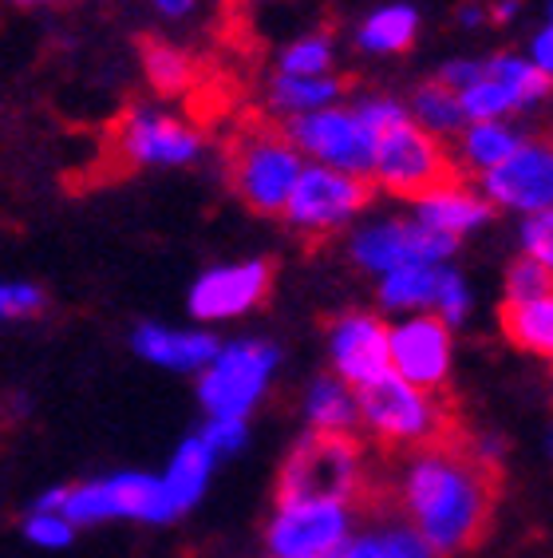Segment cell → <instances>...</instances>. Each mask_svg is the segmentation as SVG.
I'll use <instances>...</instances> for the list:
<instances>
[{
	"mask_svg": "<svg viewBox=\"0 0 553 558\" xmlns=\"http://www.w3.org/2000/svg\"><path fill=\"white\" fill-rule=\"evenodd\" d=\"M502 499L499 444L458 428L435 448L411 451L395 475V507L431 555L475 550L490 535Z\"/></svg>",
	"mask_w": 553,
	"mask_h": 558,
	"instance_id": "6da1fadb",
	"label": "cell"
},
{
	"mask_svg": "<svg viewBox=\"0 0 553 558\" xmlns=\"http://www.w3.org/2000/svg\"><path fill=\"white\" fill-rule=\"evenodd\" d=\"M356 412L376 436L380 460H400L411 451L435 448L458 428H467L451 388H415L395 373L360 388Z\"/></svg>",
	"mask_w": 553,
	"mask_h": 558,
	"instance_id": "7a4b0ae2",
	"label": "cell"
},
{
	"mask_svg": "<svg viewBox=\"0 0 553 558\" xmlns=\"http://www.w3.org/2000/svg\"><path fill=\"white\" fill-rule=\"evenodd\" d=\"M364 444L352 432H312L293 448L276 480V507L341 504L356 507L368 480Z\"/></svg>",
	"mask_w": 553,
	"mask_h": 558,
	"instance_id": "3957f363",
	"label": "cell"
},
{
	"mask_svg": "<svg viewBox=\"0 0 553 558\" xmlns=\"http://www.w3.org/2000/svg\"><path fill=\"white\" fill-rule=\"evenodd\" d=\"M300 171L305 159L281 128L249 123L230 143V186L257 215H281Z\"/></svg>",
	"mask_w": 553,
	"mask_h": 558,
	"instance_id": "277c9868",
	"label": "cell"
},
{
	"mask_svg": "<svg viewBox=\"0 0 553 558\" xmlns=\"http://www.w3.org/2000/svg\"><path fill=\"white\" fill-rule=\"evenodd\" d=\"M372 183L380 191L395 194V198H427L431 191H443L451 183H463L451 147L435 135L419 131L407 119L376 143V162H372Z\"/></svg>",
	"mask_w": 553,
	"mask_h": 558,
	"instance_id": "5b68a950",
	"label": "cell"
},
{
	"mask_svg": "<svg viewBox=\"0 0 553 558\" xmlns=\"http://www.w3.org/2000/svg\"><path fill=\"white\" fill-rule=\"evenodd\" d=\"M368 203H372V183H368V179H356V174L309 162V167L300 171L293 194H288L281 218H285L300 238L320 242V238L336 234V230H341L348 218L360 215Z\"/></svg>",
	"mask_w": 553,
	"mask_h": 558,
	"instance_id": "8992f818",
	"label": "cell"
},
{
	"mask_svg": "<svg viewBox=\"0 0 553 558\" xmlns=\"http://www.w3.org/2000/svg\"><path fill=\"white\" fill-rule=\"evenodd\" d=\"M288 143L309 155L317 167H332V171L356 174L372 183V162H376V135L360 123V116L352 108H324L312 116L288 119L285 128Z\"/></svg>",
	"mask_w": 553,
	"mask_h": 558,
	"instance_id": "52a82bcc",
	"label": "cell"
},
{
	"mask_svg": "<svg viewBox=\"0 0 553 558\" xmlns=\"http://www.w3.org/2000/svg\"><path fill=\"white\" fill-rule=\"evenodd\" d=\"M276 365V349L261 341H237L230 349H218L202 380H198V397L210 420H245L261 392L269 385V373Z\"/></svg>",
	"mask_w": 553,
	"mask_h": 558,
	"instance_id": "ba28073f",
	"label": "cell"
},
{
	"mask_svg": "<svg viewBox=\"0 0 553 558\" xmlns=\"http://www.w3.org/2000/svg\"><path fill=\"white\" fill-rule=\"evenodd\" d=\"M60 515L67 523H103V519H143V523H167L174 519L171 499L162 492V480L155 475H111L99 484L64 487V504Z\"/></svg>",
	"mask_w": 553,
	"mask_h": 558,
	"instance_id": "9c48e42d",
	"label": "cell"
},
{
	"mask_svg": "<svg viewBox=\"0 0 553 558\" xmlns=\"http://www.w3.org/2000/svg\"><path fill=\"white\" fill-rule=\"evenodd\" d=\"M111 147L127 167H182V162L198 159L202 135L179 116L135 108L115 123Z\"/></svg>",
	"mask_w": 553,
	"mask_h": 558,
	"instance_id": "30bf717a",
	"label": "cell"
},
{
	"mask_svg": "<svg viewBox=\"0 0 553 558\" xmlns=\"http://www.w3.org/2000/svg\"><path fill=\"white\" fill-rule=\"evenodd\" d=\"M482 198L526 215L553 210V135L545 140H521L511 159L479 179Z\"/></svg>",
	"mask_w": 553,
	"mask_h": 558,
	"instance_id": "8fae6325",
	"label": "cell"
},
{
	"mask_svg": "<svg viewBox=\"0 0 553 558\" xmlns=\"http://www.w3.org/2000/svg\"><path fill=\"white\" fill-rule=\"evenodd\" d=\"M458 246V238L439 234L423 222H380L368 226L352 242V258L364 269H380L392 274L400 266H435V262L451 258Z\"/></svg>",
	"mask_w": 553,
	"mask_h": 558,
	"instance_id": "7c38bea8",
	"label": "cell"
},
{
	"mask_svg": "<svg viewBox=\"0 0 553 558\" xmlns=\"http://www.w3.org/2000/svg\"><path fill=\"white\" fill-rule=\"evenodd\" d=\"M348 535V511L341 504H288L276 507L269 526L273 558H336Z\"/></svg>",
	"mask_w": 553,
	"mask_h": 558,
	"instance_id": "4fadbf2b",
	"label": "cell"
},
{
	"mask_svg": "<svg viewBox=\"0 0 553 558\" xmlns=\"http://www.w3.org/2000/svg\"><path fill=\"white\" fill-rule=\"evenodd\" d=\"M388 356L392 373L415 388H447L451 373V325H443L435 313L415 317L388 333Z\"/></svg>",
	"mask_w": 553,
	"mask_h": 558,
	"instance_id": "5bb4252c",
	"label": "cell"
},
{
	"mask_svg": "<svg viewBox=\"0 0 553 558\" xmlns=\"http://www.w3.org/2000/svg\"><path fill=\"white\" fill-rule=\"evenodd\" d=\"M273 286V266L269 262H237V266H218L194 281L191 313L198 322H225L242 317L269 298Z\"/></svg>",
	"mask_w": 553,
	"mask_h": 558,
	"instance_id": "9a60e30c",
	"label": "cell"
},
{
	"mask_svg": "<svg viewBox=\"0 0 553 558\" xmlns=\"http://www.w3.org/2000/svg\"><path fill=\"white\" fill-rule=\"evenodd\" d=\"M388 333L392 329L372 313H344L341 322H332V361L344 385L364 388L392 373Z\"/></svg>",
	"mask_w": 553,
	"mask_h": 558,
	"instance_id": "2e32d148",
	"label": "cell"
},
{
	"mask_svg": "<svg viewBox=\"0 0 553 558\" xmlns=\"http://www.w3.org/2000/svg\"><path fill=\"white\" fill-rule=\"evenodd\" d=\"M131 344L143 361L179 368V373H198L218 356V341L210 333H186V329H162V325H138Z\"/></svg>",
	"mask_w": 553,
	"mask_h": 558,
	"instance_id": "e0dca14e",
	"label": "cell"
},
{
	"mask_svg": "<svg viewBox=\"0 0 553 558\" xmlns=\"http://www.w3.org/2000/svg\"><path fill=\"white\" fill-rule=\"evenodd\" d=\"M415 210H419V222L451 238L467 234V230H475V226H482L490 218V203L479 191H470L467 179L443 186V191H431L427 198L415 203Z\"/></svg>",
	"mask_w": 553,
	"mask_h": 558,
	"instance_id": "ac0fdd59",
	"label": "cell"
},
{
	"mask_svg": "<svg viewBox=\"0 0 553 558\" xmlns=\"http://www.w3.org/2000/svg\"><path fill=\"white\" fill-rule=\"evenodd\" d=\"M521 135L506 123H470L463 135L455 140V150H451V159H455L458 174L467 179V174H487L494 171L499 162H506L518 150Z\"/></svg>",
	"mask_w": 553,
	"mask_h": 558,
	"instance_id": "d6986e66",
	"label": "cell"
},
{
	"mask_svg": "<svg viewBox=\"0 0 553 558\" xmlns=\"http://www.w3.org/2000/svg\"><path fill=\"white\" fill-rule=\"evenodd\" d=\"M341 96H344V80H336V75H276L273 84H269V104L285 119L336 108Z\"/></svg>",
	"mask_w": 553,
	"mask_h": 558,
	"instance_id": "ffe728a7",
	"label": "cell"
},
{
	"mask_svg": "<svg viewBox=\"0 0 553 558\" xmlns=\"http://www.w3.org/2000/svg\"><path fill=\"white\" fill-rule=\"evenodd\" d=\"M210 468H213V451L202 444V436H194L179 448V456L171 460V472L162 475V492L171 499V511L182 515V511H191L206 492V480H210Z\"/></svg>",
	"mask_w": 553,
	"mask_h": 558,
	"instance_id": "44dd1931",
	"label": "cell"
},
{
	"mask_svg": "<svg viewBox=\"0 0 553 558\" xmlns=\"http://www.w3.org/2000/svg\"><path fill=\"white\" fill-rule=\"evenodd\" d=\"M499 325L518 349L553 356V293L538 301H506L499 310Z\"/></svg>",
	"mask_w": 553,
	"mask_h": 558,
	"instance_id": "7402d4cb",
	"label": "cell"
},
{
	"mask_svg": "<svg viewBox=\"0 0 553 558\" xmlns=\"http://www.w3.org/2000/svg\"><path fill=\"white\" fill-rule=\"evenodd\" d=\"M407 116L415 119V128L427 131V135H435V140H443V143L458 140V135L467 131V116H463V108H458V96L447 92L439 80H431V84H423L419 92H415Z\"/></svg>",
	"mask_w": 553,
	"mask_h": 558,
	"instance_id": "603a6c76",
	"label": "cell"
},
{
	"mask_svg": "<svg viewBox=\"0 0 553 558\" xmlns=\"http://www.w3.org/2000/svg\"><path fill=\"white\" fill-rule=\"evenodd\" d=\"M419 33V12L411 4H388V9L372 12L360 24V48L364 52H407Z\"/></svg>",
	"mask_w": 553,
	"mask_h": 558,
	"instance_id": "cb8c5ba5",
	"label": "cell"
},
{
	"mask_svg": "<svg viewBox=\"0 0 553 558\" xmlns=\"http://www.w3.org/2000/svg\"><path fill=\"white\" fill-rule=\"evenodd\" d=\"M439 269L443 266H400V269H392V274H383V286H380L383 305H392V310L431 305V310H435Z\"/></svg>",
	"mask_w": 553,
	"mask_h": 558,
	"instance_id": "d4e9b609",
	"label": "cell"
},
{
	"mask_svg": "<svg viewBox=\"0 0 553 558\" xmlns=\"http://www.w3.org/2000/svg\"><path fill=\"white\" fill-rule=\"evenodd\" d=\"M309 420L312 432H352L356 424V400L341 376H320L309 392Z\"/></svg>",
	"mask_w": 553,
	"mask_h": 558,
	"instance_id": "484cf974",
	"label": "cell"
},
{
	"mask_svg": "<svg viewBox=\"0 0 553 558\" xmlns=\"http://www.w3.org/2000/svg\"><path fill=\"white\" fill-rule=\"evenodd\" d=\"M143 68H147L150 84L167 92V96H179V92H186L194 84V60L186 52H179V48H171V44H143Z\"/></svg>",
	"mask_w": 553,
	"mask_h": 558,
	"instance_id": "4316f807",
	"label": "cell"
},
{
	"mask_svg": "<svg viewBox=\"0 0 553 558\" xmlns=\"http://www.w3.org/2000/svg\"><path fill=\"white\" fill-rule=\"evenodd\" d=\"M458 108H463V116H467L470 123H502V116L518 111L521 104L514 99L511 87L499 84V80H490V75L482 72L479 84H470L467 92H458Z\"/></svg>",
	"mask_w": 553,
	"mask_h": 558,
	"instance_id": "83f0119b",
	"label": "cell"
},
{
	"mask_svg": "<svg viewBox=\"0 0 553 558\" xmlns=\"http://www.w3.org/2000/svg\"><path fill=\"white\" fill-rule=\"evenodd\" d=\"M482 64H487L490 80H499V84L511 87L521 108L545 99V92H550V80H545L530 60H518V56H494V60H482Z\"/></svg>",
	"mask_w": 553,
	"mask_h": 558,
	"instance_id": "f1b7e54d",
	"label": "cell"
},
{
	"mask_svg": "<svg viewBox=\"0 0 553 558\" xmlns=\"http://www.w3.org/2000/svg\"><path fill=\"white\" fill-rule=\"evenodd\" d=\"M332 60V36H305L281 52V75H329Z\"/></svg>",
	"mask_w": 553,
	"mask_h": 558,
	"instance_id": "f546056e",
	"label": "cell"
},
{
	"mask_svg": "<svg viewBox=\"0 0 553 558\" xmlns=\"http://www.w3.org/2000/svg\"><path fill=\"white\" fill-rule=\"evenodd\" d=\"M553 293V278L538 262L518 258L506 274V301H538Z\"/></svg>",
	"mask_w": 553,
	"mask_h": 558,
	"instance_id": "4dcf8cb0",
	"label": "cell"
},
{
	"mask_svg": "<svg viewBox=\"0 0 553 558\" xmlns=\"http://www.w3.org/2000/svg\"><path fill=\"white\" fill-rule=\"evenodd\" d=\"M44 310V290L28 281H0V322H24Z\"/></svg>",
	"mask_w": 553,
	"mask_h": 558,
	"instance_id": "1f68e13d",
	"label": "cell"
},
{
	"mask_svg": "<svg viewBox=\"0 0 553 558\" xmlns=\"http://www.w3.org/2000/svg\"><path fill=\"white\" fill-rule=\"evenodd\" d=\"M467 286H463V278H458L455 269H439V290H435V317L443 325H455L467 317Z\"/></svg>",
	"mask_w": 553,
	"mask_h": 558,
	"instance_id": "d6a6232c",
	"label": "cell"
},
{
	"mask_svg": "<svg viewBox=\"0 0 553 558\" xmlns=\"http://www.w3.org/2000/svg\"><path fill=\"white\" fill-rule=\"evenodd\" d=\"M356 116H360V123L368 131H372L376 140H380V135H388V131L392 128H400V123H407V108L404 104H395V99H383V96H376V99H360V104H356Z\"/></svg>",
	"mask_w": 553,
	"mask_h": 558,
	"instance_id": "836d02e7",
	"label": "cell"
},
{
	"mask_svg": "<svg viewBox=\"0 0 553 558\" xmlns=\"http://www.w3.org/2000/svg\"><path fill=\"white\" fill-rule=\"evenodd\" d=\"M521 246H526V258L538 262L553 278V210L530 215V222L521 230Z\"/></svg>",
	"mask_w": 553,
	"mask_h": 558,
	"instance_id": "e575fe53",
	"label": "cell"
},
{
	"mask_svg": "<svg viewBox=\"0 0 553 558\" xmlns=\"http://www.w3.org/2000/svg\"><path fill=\"white\" fill-rule=\"evenodd\" d=\"M24 535L33 538V543H40V547H48V550H60V547L72 543L75 526L67 523L64 515H56V511H33L28 523H24Z\"/></svg>",
	"mask_w": 553,
	"mask_h": 558,
	"instance_id": "d590c367",
	"label": "cell"
},
{
	"mask_svg": "<svg viewBox=\"0 0 553 558\" xmlns=\"http://www.w3.org/2000/svg\"><path fill=\"white\" fill-rule=\"evenodd\" d=\"M202 444L213 456H225V451H237L245 444V424L242 420H210L202 432Z\"/></svg>",
	"mask_w": 553,
	"mask_h": 558,
	"instance_id": "8d00e7d4",
	"label": "cell"
},
{
	"mask_svg": "<svg viewBox=\"0 0 553 558\" xmlns=\"http://www.w3.org/2000/svg\"><path fill=\"white\" fill-rule=\"evenodd\" d=\"M380 550H383V558H435V555H431V547L415 535L411 526H404V531H392V535L380 543Z\"/></svg>",
	"mask_w": 553,
	"mask_h": 558,
	"instance_id": "74e56055",
	"label": "cell"
},
{
	"mask_svg": "<svg viewBox=\"0 0 553 558\" xmlns=\"http://www.w3.org/2000/svg\"><path fill=\"white\" fill-rule=\"evenodd\" d=\"M482 72H487V68H482V60H451V64L439 72V84L458 96V92H467L470 84H479Z\"/></svg>",
	"mask_w": 553,
	"mask_h": 558,
	"instance_id": "f35d334b",
	"label": "cell"
},
{
	"mask_svg": "<svg viewBox=\"0 0 553 558\" xmlns=\"http://www.w3.org/2000/svg\"><path fill=\"white\" fill-rule=\"evenodd\" d=\"M530 64L538 68V72L545 75L553 84V24L550 28H542V33L533 36V48H530Z\"/></svg>",
	"mask_w": 553,
	"mask_h": 558,
	"instance_id": "ab89813d",
	"label": "cell"
},
{
	"mask_svg": "<svg viewBox=\"0 0 553 558\" xmlns=\"http://www.w3.org/2000/svg\"><path fill=\"white\" fill-rule=\"evenodd\" d=\"M336 558H383V550H380V543H372V538H356V543H348Z\"/></svg>",
	"mask_w": 553,
	"mask_h": 558,
	"instance_id": "60d3db41",
	"label": "cell"
},
{
	"mask_svg": "<svg viewBox=\"0 0 553 558\" xmlns=\"http://www.w3.org/2000/svg\"><path fill=\"white\" fill-rule=\"evenodd\" d=\"M150 4H155L162 16H186V12H191L198 0H150Z\"/></svg>",
	"mask_w": 553,
	"mask_h": 558,
	"instance_id": "b9f144b4",
	"label": "cell"
},
{
	"mask_svg": "<svg viewBox=\"0 0 553 558\" xmlns=\"http://www.w3.org/2000/svg\"><path fill=\"white\" fill-rule=\"evenodd\" d=\"M518 0H499V4H494V9L487 12L490 21H499V24H506V21H514V16H518Z\"/></svg>",
	"mask_w": 553,
	"mask_h": 558,
	"instance_id": "7bdbcfd3",
	"label": "cell"
},
{
	"mask_svg": "<svg viewBox=\"0 0 553 558\" xmlns=\"http://www.w3.org/2000/svg\"><path fill=\"white\" fill-rule=\"evenodd\" d=\"M458 21L467 24V28H479V24L487 21V12H482L479 4H463V9H458Z\"/></svg>",
	"mask_w": 553,
	"mask_h": 558,
	"instance_id": "ee69618b",
	"label": "cell"
},
{
	"mask_svg": "<svg viewBox=\"0 0 553 558\" xmlns=\"http://www.w3.org/2000/svg\"><path fill=\"white\" fill-rule=\"evenodd\" d=\"M21 4H52V0H21Z\"/></svg>",
	"mask_w": 553,
	"mask_h": 558,
	"instance_id": "f6af8a7d",
	"label": "cell"
},
{
	"mask_svg": "<svg viewBox=\"0 0 553 558\" xmlns=\"http://www.w3.org/2000/svg\"><path fill=\"white\" fill-rule=\"evenodd\" d=\"M550 24H553V0H550Z\"/></svg>",
	"mask_w": 553,
	"mask_h": 558,
	"instance_id": "bcb514c9",
	"label": "cell"
}]
</instances>
